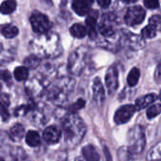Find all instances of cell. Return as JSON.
Returning <instances> with one entry per match:
<instances>
[{
	"label": "cell",
	"instance_id": "obj_31",
	"mask_svg": "<svg viewBox=\"0 0 161 161\" xmlns=\"http://www.w3.org/2000/svg\"><path fill=\"white\" fill-rule=\"evenodd\" d=\"M97 1H98V4L103 8L108 7L110 5V2H111V0H97Z\"/></svg>",
	"mask_w": 161,
	"mask_h": 161
},
{
	"label": "cell",
	"instance_id": "obj_29",
	"mask_svg": "<svg viewBox=\"0 0 161 161\" xmlns=\"http://www.w3.org/2000/svg\"><path fill=\"white\" fill-rule=\"evenodd\" d=\"M160 21H161V19L159 15H154V16H152V17L150 18L149 23H150V25H155L156 27H158V25H159Z\"/></svg>",
	"mask_w": 161,
	"mask_h": 161
},
{
	"label": "cell",
	"instance_id": "obj_7",
	"mask_svg": "<svg viewBox=\"0 0 161 161\" xmlns=\"http://www.w3.org/2000/svg\"><path fill=\"white\" fill-rule=\"evenodd\" d=\"M106 85L108 91V93L112 95L118 89V71L115 67H111L108 70L106 75Z\"/></svg>",
	"mask_w": 161,
	"mask_h": 161
},
{
	"label": "cell",
	"instance_id": "obj_15",
	"mask_svg": "<svg viewBox=\"0 0 161 161\" xmlns=\"http://www.w3.org/2000/svg\"><path fill=\"white\" fill-rule=\"evenodd\" d=\"M25 142L30 147H37L41 144V138L38 132L29 130L25 136Z\"/></svg>",
	"mask_w": 161,
	"mask_h": 161
},
{
	"label": "cell",
	"instance_id": "obj_12",
	"mask_svg": "<svg viewBox=\"0 0 161 161\" xmlns=\"http://www.w3.org/2000/svg\"><path fill=\"white\" fill-rule=\"evenodd\" d=\"M8 136L10 140L14 142H20L25 136V127L21 124L14 125L8 131Z\"/></svg>",
	"mask_w": 161,
	"mask_h": 161
},
{
	"label": "cell",
	"instance_id": "obj_24",
	"mask_svg": "<svg viewBox=\"0 0 161 161\" xmlns=\"http://www.w3.org/2000/svg\"><path fill=\"white\" fill-rule=\"evenodd\" d=\"M142 34L144 38H147V39H151V38H154L156 35H157V27L155 25H149L147 26H145L142 31Z\"/></svg>",
	"mask_w": 161,
	"mask_h": 161
},
{
	"label": "cell",
	"instance_id": "obj_23",
	"mask_svg": "<svg viewBox=\"0 0 161 161\" xmlns=\"http://www.w3.org/2000/svg\"><path fill=\"white\" fill-rule=\"evenodd\" d=\"M161 108H160V104L159 103H157L155 104L154 106H151L148 109H147V117L148 119H153L157 116H158L160 114Z\"/></svg>",
	"mask_w": 161,
	"mask_h": 161
},
{
	"label": "cell",
	"instance_id": "obj_35",
	"mask_svg": "<svg viewBox=\"0 0 161 161\" xmlns=\"http://www.w3.org/2000/svg\"><path fill=\"white\" fill-rule=\"evenodd\" d=\"M123 1H125V3H132V2H136L137 0H123Z\"/></svg>",
	"mask_w": 161,
	"mask_h": 161
},
{
	"label": "cell",
	"instance_id": "obj_18",
	"mask_svg": "<svg viewBox=\"0 0 161 161\" xmlns=\"http://www.w3.org/2000/svg\"><path fill=\"white\" fill-rule=\"evenodd\" d=\"M99 30L104 36H110L115 32V28L112 25V23L108 24V21H106L105 19L102 21V23L99 25Z\"/></svg>",
	"mask_w": 161,
	"mask_h": 161
},
{
	"label": "cell",
	"instance_id": "obj_10",
	"mask_svg": "<svg viewBox=\"0 0 161 161\" xmlns=\"http://www.w3.org/2000/svg\"><path fill=\"white\" fill-rule=\"evenodd\" d=\"M60 136H61L60 131L56 126H53V125L48 126L43 131V134H42L43 140L49 144L58 143L59 142V140H60Z\"/></svg>",
	"mask_w": 161,
	"mask_h": 161
},
{
	"label": "cell",
	"instance_id": "obj_20",
	"mask_svg": "<svg viewBox=\"0 0 161 161\" xmlns=\"http://www.w3.org/2000/svg\"><path fill=\"white\" fill-rule=\"evenodd\" d=\"M160 142H158L149 152L147 155L148 161H160Z\"/></svg>",
	"mask_w": 161,
	"mask_h": 161
},
{
	"label": "cell",
	"instance_id": "obj_13",
	"mask_svg": "<svg viewBox=\"0 0 161 161\" xmlns=\"http://www.w3.org/2000/svg\"><path fill=\"white\" fill-rule=\"evenodd\" d=\"M82 155L86 161H99L100 156L95 149V147L92 144H89L82 149Z\"/></svg>",
	"mask_w": 161,
	"mask_h": 161
},
{
	"label": "cell",
	"instance_id": "obj_33",
	"mask_svg": "<svg viewBox=\"0 0 161 161\" xmlns=\"http://www.w3.org/2000/svg\"><path fill=\"white\" fill-rule=\"evenodd\" d=\"M159 65L158 66V68H157V73H156V79H157V82L158 83H159Z\"/></svg>",
	"mask_w": 161,
	"mask_h": 161
},
{
	"label": "cell",
	"instance_id": "obj_19",
	"mask_svg": "<svg viewBox=\"0 0 161 161\" xmlns=\"http://www.w3.org/2000/svg\"><path fill=\"white\" fill-rule=\"evenodd\" d=\"M140 75H141V72H140V69L138 68H133L128 76H127V83L130 87H135L138 82H139V79H140Z\"/></svg>",
	"mask_w": 161,
	"mask_h": 161
},
{
	"label": "cell",
	"instance_id": "obj_6",
	"mask_svg": "<svg viewBox=\"0 0 161 161\" xmlns=\"http://www.w3.org/2000/svg\"><path fill=\"white\" fill-rule=\"evenodd\" d=\"M135 112H136L135 106L133 105L123 106L116 111L114 116V122L116 123V125L126 124L132 118Z\"/></svg>",
	"mask_w": 161,
	"mask_h": 161
},
{
	"label": "cell",
	"instance_id": "obj_28",
	"mask_svg": "<svg viewBox=\"0 0 161 161\" xmlns=\"http://www.w3.org/2000/svg\"><path fill=\"white\" fill-rule=\"evenodd\" d=\"M0 115H1V117H2V119L4 121H7L8 119L9 114H8V111L7 109V106L0 104Z\"/></svg>",
	"mask_w": 161,
	"mask_h": 161
},
{
	"label": "cell",
	"instance_id": "obj_26",
	"mask_svg": "<svg viewBox=\"0 0 161 161\" xmlns=\"http://www.w3.org/2000/svg\"><path fill=\"white\" fill-rule=\"evenodd\" d=\"M0 79L7 82V83L11 82V75H10V73L8 71H7V70L0 71Z\"/></svg>",
	"mask_w": 161,
	"mask_h": 161
},
{
	"label": "cell",
	"instance_id": "obj_36",
	"mask_svg": "<svg viewBox=\"0 0 161 161\" xmlns=\"http://www.w3.org/2000/svg\"><path fill=\"white\" fill-rule=\"evenodd\" d=\"M0 161H4V160H3V159H2V158H0Z\"/></svg>",
	"mask_w": 161,
	"mask_h": 161
},
{
	"label": "cell",
	"instance_id": "obj_34",
	"mask_svg": "<svg viewBox=\"0 0 161 161\" xmlns=\"http://www.w3.org/2000/svg\"><path fill=\"white\" fill-rule=\"evenodd\" d=\"M84 1H85V2L90 6V5H92V4L93 3V1H94V0H84Z\"/></svg>",
	"mask_w": 161,
	"mask_h": 161
},
{
	"label": "cell",
	"instance_id": "obj_22",
	"mask_svg": "<svg viewBox=\"0 0 161 161\" xmlns=\"http://www.w3.org/2000/svg\"><path fill=\"white\" fill-rule=\"evenodd\" d=\"M28 68L25 66H20L17 67L14 70V77L16 78V80L18 81H24L28 77Z\"/></svg>",
	"mask_w": 161,
	"mask_h": 161
},
{
	"label": "cell",
	"instance_id": "obj_37",
	"mask_svg": "<svg viewBox=\"0 0 161 161\" xmlns=\"http://www.w3.org/2000/svg\"><path fill=\"white\" fill-rule=\"evenodd\" d=\"M0 90H1V85H0Z\"/></svg>",
	"mask_w": 161,
	"mask_h": 161
},
{
	"label": "cell",
	"instance_id": "obj_11",
	"mask_svg": "<svg viewBox=\"0 0 161 161\" xmlns=\"http://www.w3.org/2000/svg\"><path fill=\"white\" fill-rule=\"evenodd\" d=\"M158 98V95L155 94V93H150V94H147V95H144V96H142V97L138 98L136 100V103H135L136 110L143 109L144 108H146L147 106H149L150 104L155 102Z\"/></svg>",
	"mask_w": 161,
	"mask_h": 161
},
{
	"label": "cell",
	"instance_id": "obj_16",
	"mask_svg": "<svg viewBox=\"0 0 161 161\" xmlns=\"http://www.w3.org/2000/svg\"><path fill=\"white\" fill-rule=\"evenodd\" d=\"M70 33L75 37V38H78V39H82L85 37V35L87 34V30L85 28L84 25H80V24H75L74 25L71 26L70 28Z\"/></svg>",
	"mask_w": 161,
	"mask_h": 161
},
{
	"label": "cell",
	"instance_id": "obj_30",
	"mask_svg": "<svg viewBox=\"0 0 161 161\" xmlns=\"http://www.w3.org/2000/svg\"><path fill=\"white\" fill-rule=\"evenodd\" d=\"M32 58L31 60H30L29 58H26V60H25V62L26 63L27 66H29V67H31V68L37 67V65L39 64V60H38L37 58Z\"/></svg>",
	"mask_w": 161,
	"mask_h": 161
},
{
	"label": "cell",
	"instance_id": "obj_21",
	"mask_svg": "<svg viewBox=\"0 0 161 161\" xmlns=\"http://www.w3.org/2000/svg\"><path fill=\"white\" fill-rule=\"evenodd\" d=\"M2 34L6 37V38H8V39H10V38H14L17 34H18V32H19V30H18V28L15 26V25H4L3 27H2Z\"/></svg>",
	"mask_w": 161,
	"mask_h": 161
},
{
	"label": "cell",
	"instance_id": "obj_27",
	"mask_svg": "<svg viewBox=\"0 0 161 161\" xmlns=\"http://www.w3.org/2000/svg\"><path fill=\"white\" fill-rule=\"evenodd\" d=\"M144 5L148 8H158L159 2L158 0H144Z\"/></svg>",
	"mask_w": 161,
	"mask_h": 161
},
{
	"label": "cell",
	"instance_id": "obj_17",
	"mask_svg": "<svg viewBox=\"0 0 161 161\" xmlns=\"http://www.w3.org/2000/svg\"><path fill=\"white\" fill-rule=\"evenodd\" d=\"M16 8L15 0H6L0 5V12L3 14H10Z\"/></svg>",
	"mask_w": 161,
	"mask_h": 161
},
{
	"label": "cell",
	"instance_id": "obj_5",
	"mask_svg": "<svg viewBox=\"0 0 161 161\" xmlns=\"http://www.w3.org/2000/svg\"><path fill=\"white\" fill-rule=\"evenodd\" d=\"M145 15L146 13L143 8L140 6H134L127 9L125 20L128 25H137L143 22Z\"/></svg>",
	"mask_w": 161,
	"mask_h": 161
},
{
	"label": "cell",
	"instance_id": "obj_32",
	"mask_svg": "<svg viewBox=\"0 0 161 161\" xmlns=\"http://www.w3.org/2000/svg\"><path fill=\"white\" fill-rule=\"evenodd\" d=\"M104 151H105V156H106V158H107V161H112L111 160L110 153H109V151L108 150V148H107L106 146L104 147Z\"/></svg>",
	"mask_w": 161,
	"mask_h": 161
},
{
	"label": "cell",
	"instance_id": "obj_25",
	"mask_svg": "<svg viewBox=\"0 0 161 161\" xmlns=\"http://www.w3.org/2000/svg\"><path fill=\"white\" fill-rule=\"evenodd\" d=\"M85 104H86V102H85L83 99H78L75 103H74V104L70 107V109H69V110H70L71 114H75L77 110L83 108L84 106H85Z\"/></svg>",
	"mask_w": 161,
	"mask_h": 161
},
{
	"label": "cell",
	"instance_id": "obj_8",
	"mask_svg": "<svg viewBox=\"0 0 161 161\" xmlns=\"http://www.w3.org/2000/svg\"><path fill=\"white\" fill-rule=\"evenodd\" d=\"M105 98H106V95H105L104 87L99 77H96L92 84V99L97 106H101L103 105Z\"/></svg>",
	"mask_w": 161,
	"mask_h": 161
},
{
	"label": "cell",
	"instance_id": "obj_2",
	"mask_svg": "<svg viewBox=\"0 0 161 161\" xmlns=\"http://www.w3.org/2000/svg\"><path fill=\"white\" fill-rule=\"evenodd\" d=\"M75 81L71 78L64 77L55 81L47 90V97L50 101L58 106H63L73 92Z\"/></svg>",
	"mask_w": 161,
	"mask_h": 161
},
{
	"label": "cell",
	"instance_id": "obj_1",
	"mask_svg": "<svg viewBox=\"0 0 161 161\" xmlns=\"http://www.w3.org/2000/svg\"><path fill=\"white\" fill-rule=\"evenodd\" d=\"M62 129L65 143L69 147L73 148L80 143L86 134L87 127L79 116L71 114L64 118L62 122Z\"/></svg>",
	"mask_w": 161,
	"mask_h": 161
},
{
	"label": "cell",
	"instance_id": "obj_9",
	"mask_svg": "<svg viewBox=\"0 0 161 161\" xmlns=\"http://www.w3.org/2000/svg\"><path fill=\"white\" fill-rule=\"evenodd\" d=\"M98 17V11L93 10L91 13H88V17L86 19V30L89 36L93 39L96 37V22Z\"/></svg>",
	"mask_w": 161,
	"mask_h": 161
},
{
	"label": "cell",
	"instance_id": "obj_3",
	"mask_svg": "<svg viewBox=\"0 0 161 161\" xmlns=\"http://www.w3.org/2000/svg\"><path fill=\"white\" fill-rule=\"evenodd\" d=\"M127 142H128V156L136 158L140 156L146 145V138L144 129L141 125L133 126L127 133Z\"/></svg>",
	"mask_w": 161,
	"mask_h": 161
},
{
	"label": "cell",
	"instance_id": "obj_14",
	"mask_svg": "<svg viewBox=\"0 0 161 161\" xmlns=\"http://www.w3.org/2000/svg\"><path fill=\"white\" fill-rule=\"evenodd\" d=\"M73 8L80 16L88 15L90 12V6L84 0H74L73 1Z\"/></svg>",
	"mask_w": 161,
	"mask_h": 161
},
{
	"label": "cell",
	"instance_id": "obj_4",
	"mask_svg": "<svg viewBox=\"0 0 161 161\" xmlns=\"http://www.w3.org/2000/svg\"><path fill=\"white\" fill-rule=\"evenodd\" d=\"M30 23L33 30L37 33L47 32L51 27V23L47 16L41 12H34L30 17Z\"/></svg>",
	"mask_w": 161,
	"mask_h": 161
}]
</instances>
